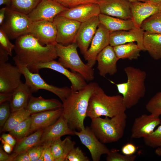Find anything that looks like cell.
<instances>
[{
	"label": "cell",
	"instance_id": "10",
	"mask_svg": "<svg viewBox=\"0 0 161 161\" xmlns=\"http://www.w3.org/2000/svg\"><path fill=\"white\" fill-rule=\"evenodd\" d=\"M33 72L38 73L42 69H50L65 76L71 83V89L72 92L77 91L84 88L87 84L86 80L79 73L69 70L59 62L53 60L48 62L39 64L28 68Z\"/></svg>",
	"mask_w": 161,
	"mask_h": 161
},
{
	"label": "cell",
	"instance_id": "22",
	"mask_svg": "<svg viewBox=\"0 0 161 161\" xmlns=\"http://www.w3.org/2000/svg\"><path fill=\"white\" fill-rule=\"evenodd\" d=\"M96 60L98 63L97 68L101 76L104 77L107 74L112 75L117 72L118 59L113 47L109 45L106 46L98 54Z\"/></svg>",
	"mask_w": 161,
	"mask_h": 161
},
{
	"label": "cell",
	"instance_id": "16",
	"mask_svg": "<svg viewBox=\"0 0 161 161\" xmlns=\"http://www.w3.org/2000/svg\"><path fill=\"white\" fill-rule=\"evenodd\" d=\"M100 13L123 19H131V2L126 0H100Z\"/></svg>",
	"mask_w": 161,
	"mask_h": 161
},
{
	"label": "cell",
	"instance_id": "54",
	"mask_svg": "<svg viewBox=\"0 0 161 161\" xmlns=\"http://www.w3.org/2000/svg\"><path fill=\"white\" fill-rule=\"evenodd\" d=\"M155 153L156 155L159 156H161V146L157 148Z\"/></svg>",
	"mask_w": 161,
	"mask_h": 161
},
{
	"label": "cell",
	"instance_id": "17",
	"mask_svg": "<svg viewBox=\"0 0 161 161\" xmlns=\"http://www.w3.org/2000/svg\"><path fill=\"white\" fill-rule=\"evenodd\" d=\"M161 123L159 116L151 114H142L136 118L133 122L131 137L139 139L146 137L151 134Z\"/></svg>",
	"mask_w": 161,
	"mask_h": 161
},
{
	"label": "cell",
	"instance_id": "45",
	"mask_svg": "<svg viewBox=\"0 0 161 161\" xmlns=\"http://www.w3.org/2000/svg\"><path fill=\"white\" fill-rule=\"evenodd\" d=\"M1 140L10 144L14 147L16 145L17 142L15 138L11 134L4 133L3 134L1 138Z\"/></svg>",
	"mask_w": 161,
	"mask_h": 161
},
{
	"label": "cell",
	"instance_id": "20",
	"mask_svg": "<svg viewBox=\"0 0 161 161\" xmlns=\"http://www.w3.org/2000/svg\"><path fill=\"white\" fill-rule=\"evenodd\" d=\"M100 14L98 4L90 3L69 8L58 15L82 23L93 17L98 16Z\"/></svg>",
	"mask_w": 161,
	"mask_h": 161
},
{
	"label": "cell",
	"instance_id": "47",
	"mask_svg": "<svg viewBox=\"0 0 161 161\" xmlns=\"http://www.w3.org/2000/svg\"><path fill=\"white\" fill-rule=\"evenodd\" d=\"M13 161H31V160L27 151L18 154Z\"/></svg>",
	"mask_w": 161,
	"mask_h": 161
},
{
	"label": "cell",
	"instance_id": "11",
	"mask_svg": "<svg viewBox=\"0 0 161 161\" xmlns=\"http://www.w3.org/2000/svg\"><path fill=\"white\" fill-rule=\"evenodd\" d=\"M68 7L55 0H41L35 8L27 15L32 22H53L55 17Z\"/></svg>",
	"mask_w": 161,
	"mask_h": 161
},
{
	"label": "cell",
	"instance_id": "15",
	"mask_svg": "<svg viewBox=\"0 0 161 161\" xmlns=\"http://www.w3.org/2000/svg\"><path fill=\"white\" fill-rule=\"evenodd\" d=\"M29 34L34 36L43 45H55L57 43V30L53 22H33Z\"/></svg>",
	"mask_w": 161,
	"mask_h": 161
},
{
	"label": "cell",
	"instance_id": "30",
	"mask_svg": "<svg viewBox=\"0 0 161 161\" xmlns=\"http://www.w3.org/2000/svg\"><path fill=\"white\" fill-rule=\"evenodd\" d=\"M44 129H40L29 136L17 141L12 154L10 155L12 161L18 154L27 151L30 148L40 143L41 138Z\"/></svg>",
	"mask_w": 161,
	"mask_h": 161
},
{
	"label": "cell",
	"instance_id": "28",
	"mask_svg": "<svg viewBox=\"0 0 161 161\" xmlns=\"http://www.w3.org/2000/svg\"><path fill=\"white\" fill-rule=\"evenodd\" d=\"M75 143L68 136L63 140L61 138L52 141L50 145L54 161H65L67 155L75 147Z\"/></svg>",
	"mask_w": 161,
	"mask_h": 161
},
{
	"label": "cell",
	"instance_id": "34",
	"mask_svg": "<svg viewBox=\"0 0 161 161\" xmlns=\"http://www.w3.org/2000/svg\"><path fill=\"white\" fill-rule=\"evenodd\" d=\"M41 0H11L10 7L15 10L28 15Z\"/></svg>",
	"mask_w": 161,
	"mask_h": 161
},
{
	"label": "cell",
	"instance_id": "23",
	"mask_svg": "<svg viewBox=\"0 0 161 161\" xmlns=\"http://www.w3.org/2000/svg\"><path fill=\"white\" fill-rule=\"evenodd\" d=\"M62 107L31 114L30 134L45 129L54 123L62 114Z\"/></svg>",
	"mask_w": 161,
	"mask_h": 161
},
{
	"label": "cell",
	"instance_id": "43",
	"mask_svg": "<svg viewBox=\"0 0 161 161\" xmlns=\"http://www.w3.org/2000/svg\"><path fill=\"white\" fill-rule=\"evenodd\" d=\"M64 6L70 8L84 4L97 3L100 0H55Z\"/></svg>",
	"mask_w": 161,
	"mask_h": 161
},
{
	"label": "cell",
	"instance_id": "44",
	"mask_svg": "<svg viewBox=\"0 0 161 161\" xmlns=\"http://www.w3.org/2000/svg\"><path fill=\"white\" fill-rule=\"evenodd\" d=\"M137 150L136 146L131 143H128L125 144L122 147L121 149L122 153L127 156L134 155Z\"/></svg>",
	"mask_w": 161,
	"mask_h": 161
},
{
	"label": "cell",
	"instance_id": "51",
	"mask_svg": "<svg viewBox=\"0 0 161 161\" xmlns=\"http://www.w3.org/2000/svg\"><path fill=\"white\" fill-rule=\"evenodd\" d=\"M2 143L3 144V148L5 151L7 153H10L13 151V147L10 144L4 142L1 140Z\"/></svg>",
	"mask_w": 161,
	"mask_h": 161
},
{
	"label": "cell",
	"instance_id": "55",
	"mask_svg": "<svg viewBox=\"0 0 161 161\" xmlns=\"http://www.w3.org/2000/svg\"><path fill=\"white\" fill-rule=\"evenodd\" d=\"M130 2L135 1H140L141 2H146L149 1V0H126Z\"/></svg>",
	"mask_w": 161,
	"mask_h": 161
},
{
	"label": "cell",
	"instance_id": "32",
	"mask_svg": "<svg viewBox=\"0 0 161 161\" xmlns=\"http://www.w3.org/2000/svg\"><path fill=\"white\" fill-rule=\"evenodd\" d=\"M31 115L26 109H24L11 112L10 116L6 122L1 132L8 131L12 130L20 122Z\"/></svg>",
	"mask_w": 161,
	"mask_h": 161
},
{
	"label": "cell",
	"instance_id": "19",
	"mask_svg": "<svg viewBox=\"0 0 161 161\" xmlns=\"http://www.w3.org/2000/svg\"><path fill=\"white\" fill-rule=\"evenodd\" d=\"M100 24L98 16L93 17L81 23L77 34L75 43L83 55H84L88 49Z\"/></svg>",
	"mask_w": 161,
	"mask_h": 161
},
{
	"label": "cell",
	"instance_id": "7",
	"mask_svg": "<svg viewBox=\"0 0 161 161\" xmlns=\"http://www.w3.org/2000/svg\"><path fill=\"white\" fill-rule=\"evenodd\" d=\"M5 18L1 28L10 39H16L29 33L33 22L27 15L6 6Z\"/></svg>",
	"mask_w": 161,
	"mask_h": 161
},
{
	"label": "cell",
	"instance_id": "46",
	"mask_svg": "<svg viewBox=\"0 0 161 161\" xmlns=\"http://www.w3.org/2000/svg\"><path fill=\"white\" fill-rule=\"evenodd\" d=\"M51 143H49L44 150V161H54V158L50 147Z\"/></svg>",
	"mask_w": 161,
	"mask_h": 161
},
{
	"label": "cell",
	"instance_id": "36",
	"mask_svg": "<svg viewBox=\"0 0 161 161\" xmlns=\"http://www.w3.org/2000/svg\"><path fill=\"white\" fill-rule=\"evenodd\" d=\"M147 110L154 115H161V92L157 93L149 100L146 105Z\"/></svg>",
	"mask_w": 161,
	"mask_h": 161
},
{
	"label": "cell",
	"instance_id": "48",
	"mask_svg": "<svg viewBox=\"0 0 161 161\" xmlns=\"http://www.w3.org/2000/svg\"><path fill=\"white\" fill-rule=\"evenodd\" d=\"M9 55L8 52L0 46V63L7 62L9 59Z\"/></svg>",
	"mask_w": 161,
	"mask_h": 161
},
{
	"label": "cell",
	"instance_id": "52",
	"mask_svg": "<svg viewBox=\"0 0 161 161\" xmlns=\"http://www.w3.org/2000/svg\"><path fill=\"white\" fill-rule=\"evenodd\" d=\"M6 7L1 8L0 10V25L2 24L5 18Z\"/></svg>",
	"mask_w": 161,
	"mask_h": 161
},
{
	"label": "cell",
	"instance_id": "33",
	"mask_svg": "<svg viewBox=\"0 0 161 161\" xmlns=\"http://www.w3.org/2000/svg\"><path fill=\"white\" fill-rule=\"evenodd\" d=\"M140 28L145 32L161 34V10L144 20Z\"/></svg>",
	"mask_w": 161,
	"mask_h": 161
},
{
	"label": "cell",
	"instance_id": "2",
	"mask_svg": "<svg viewBox=\"0 0 161 161\" xmlns=\"http://www.w3.org/2000/svg\"><path fill=\"white\" fill-rule=\"evenodd\" d=\"M14 50L17 59L28 68L55 60L58 57L55 45H43L27 34L16 39Z\"/></svg>",
	"mask_w": 161,
	"mask_h": 161
},
{
	"label": "cell",
	"instance_id": "37",
	"mask_svg": "<svg viewBox=\"0 0 161 161\" xmlns=\"http://www.w3.org/2000/svg\"><path fill=\"white\" fill-rule=\"evenodd\" d=\"M145 144L154 148L161 146V123L157 128L148 136L143 138Z\"/></svg>",
	"mask_w": 161,
	"mask_h": 161
},
{
	"label": "cell",
	"instance_id": "39",
	"mask_svg": "<svg viewBox=\"0 0 161 161\" xmlns=\"http://www.w3.org/2000/svg\"><path fill=\"white\" fill-rule=\"evenodd\" d=\"M66 161H89V158L78 147L73 148L66 157Z\"/></svg>",
	"mask_w": 161,
	"mask_h": 161
},
{
	"label": "cell",
	"instance_id": "13",
	"mask_svg": "<svg viewBox=\"0 0 161 161\" xmlns=\"http://www.w3.org/2000/svg\"><path fill=\"white\" fill-rule=\"evenodd\" d=\"M75 135L89 150L93 161H99L101 156L107 154L108 148L97 138L90 127L86 126L80 131H75Z\"/></svg>",
	"mask_w": 161,
	"mask_h": 161
},
{
	"label": "cell",
	"instance_id": "42",
	"mask_svg": "<svg viewBox=\"0 0 161 161\" xmlns=\"http://www.w3.org/2000/svg\"><path fill=\"white\" fill-rule=\"evenodd\" d=\"M10 39L5 32L0 28V46L6 50L10 56L12 55V50L14 49L15 45L10 41Z\"/></svg>",
	"mask_w": 161,
	"mask_h": 161
},
{
	"label": "cell",
	"instance_id": "4",
	"mask_svg": "<svg viewBox=\"0 0 161 161\" xmlns=\"http://www.w3.org/2000/svg\"><path fill=\"white\" fill-rule=\"evenodd\" d=\"M124 70L127 76V81L116 85L119 93L122 95L124 104L128 109L136 105L145 96L146 73L130 66L124 68Z\"/></svg>",
	"mask_w": 161,
	"mask_h": 161
},
{
	"label": "cell",
	"instance_id": "50",
	"mask_svg": "<svg viewBox=\"0 0 161 161\" xmlns=\"http://www.w3.org/2000/svg\"><path fill=\"white\" fill-rule=\"evenodd\" d=\"M0 161H12L10 155L7 154L4 151L1 147L0 148Z\"/></svg>",
	"mask_w": 161,
	"mask_h": 161
},
{
	"label": "cell",
	"instance_id": "40",
	"mask_svg": "<svg viewBox=\"0 0 161 161\" xmlns=\"http://www.w3.org/2000/svg\"><path fill=\"white\" fill-rule=\"evenodd\" d=\"M40 143L27 151L31 161H38L46 146L50 143Z\"/></svg>",
	"mask_w": 161,
	"mask_h": 161
},
{
	"label": "cell",
	"instance_id": "26",
	"mask_svg": "<svg viewBox=\"0 0 161 161\" xmlns=\"http://www.w3.org/2000/svg\"><path fill=\"white\" fill-rule=\"evenodd\" d=\"M62 103L55 99H45L41 96L31 97L26 109L31 114L62 107Z\"/></svg>",
	"mask_w": 161,
	"mask_h": 161
},
{
	"label": "cell",
	"instance_id": "49",
	"mask_svg": "<svg viewBox=\"0 0 161 161\" xmlns=\"http://www.w3.org/2000/svg\"><path fill=\"white\" fill-rule=\"evenodd\" d=\"M13 93H0V104L6 101H9L12 99Z\"/></svg>",
	"mask_w": 161,
	"mask_h": 161
},
{
	"label": "cell",
	"instance_id": "6",
	"mask_svg": "<svg viewBox=\"0 0 161 161\" xmlns=\"http://www.w3.org/2000/svg\"><path fill=\"white\" fill-rule=\"evenodd\" d=\"M55 47L58 62L66 68L81 75L86 81H89L94 78L92 68L84 64L77 52L78 46L75 43L64 46L56 43Z\"/></svg>",
	"mask_w": 161,
	"mask_h": 161
},
{
	"label": "cell",
	"instance_id": "25",
	"mask_svg": "<svg viewBox=\"0 0 161 161\" xmlns=\"http://www.w3.org/2000/svg\"><path fill=\"white\" fill-rule=\"evenodd\" d=\"M32 93L29 86L22 82L13 93L10 102L11 112L26 109Z\"/></svg>",
	"mask_w": 161,
	"mask_h": 161
},
{
	"label": "cell",
	"instance_id": "27",
	"mask_svg": "<svg viewBox=\"0 0 161 161\" xmlns=\"http://www.w3.org/2000/svg\"><path fill=\"white\" fill-rule=\"evenodd\" d=\"M98 17L100 23L110 32L120 30H128L136 27L131 19H123L101 13L99 15Z\"/></svg>",
	"mask_w": 161,
	"mask_h": 161
},
{
	"label": "cell",
	"instance_id": "1",
	"mask_svg": "<svg viewBox=\"0 0 161 161\" xmlns=\"http://www.w3.org/2000/svg\"><path fill=\"white\" fill-rule=\"evenodd\" d=\"M96 83L91 82L83 89L71 92L62 102V115L66 120L70 129L80 131L85 127L84 122L91 95L99 87Z\"/></svg>",
	"mask_w": 161,
	"mask_h": 161
},
{
	"label": "cell",
	"instance_id": "18",
	"mask_svg": "<svg viewBox=\"0 0 161 161\" xmlns=\"http://www.w3.org/2000/svg\"><path fill=\"white\" fill-rule=\"evenodd\" d=\"M131 19L135 27L140 28L143 22L161 10V3L150 1L131 2Z\"/></svg>",
	"mask_w": 161,
	"mask_h": 161
},
{
	"label": "cell",
	"instance_id": "14",
	"mask_svg": "<svg viewBox=\"0 0 161 161\" xmlns=\"http://www.w3.org/2000/svg\"><path fill=\"white\" fill-rule=\"evenodd\" d=\"M110 32L100 24L92 40L90 47L83 55L86 64L92 68L95 64L98 54L105 47L109 45Z\"/></svg>",
	"mask_w": 161,
	"mask_h": 161
},
{
	"label": "cell",
	"instance_id": "38",
	"mask_svg": "<svg viewBox=\"0 0 161 161\" xmlns=\"http://www.w3.org/2000/svg\"><path fill=\"white\" fill-rule=\"evenodd\" d=\"M106 160L107 161H134L136 158L134 154L127 156L119 153L115 149L109 150L107 154Z\"/></svg>",
	"mask_w": 161,
	"mask_h": 161
},
{
	"label": "cell",
	"instance_id": "21",
	"mask_svg": "<svg viewBox=\"0 0 161 161\" xmlns=\"http://www.w3.org/2000/svg\"><path fill=\"white\" fill-rule=\"evenodd\" d=\"M144 32L141 28L136 27L128 30H120L110 32L109 45L114 47L136 42L141 50L145 51L143 45Z\"/></svg>",
	"mask_w": 161,
	"mask_h": 161
},
{
	"label": "cell",
	"instance_id": "29",
	"mask_svg": "<svg viewBox=\"0 0 161 161\" xmlns=\"http://www.w3.org/2000/svg\"><path fill=\"white\" fill-rule=\"evenodd\" d=\"M143 45L145 50L154 59H161V34L144 31Z\"/></svg>",
	"mask_w": 161,
	"mask_h": 161
},
{
	"label": "cell",
	"instance_id": "8",
	"mask_svg": "<svg viewBox=\"0 0 161 161\" xmlns=\"http://www.w3.org/2000/svg\"><path fill=\"white\" fill-rule=\"evenodd\" d=\"M15 65L19 69L24 77L25 82L30 87L32 92H37L40 89H44L54 94L63 101L70 94L72 91L70 88L67 86L58 87L50 85L41 77L38 73L31 71L27 67L13 58Z\"/></svg>",
	"mask_w": 161,
	"mask_h": 161
},
{
	"label": "cell",
	"instance_id": "12",
	"mask_svg": "<svg viewBox=\"0 0 161 161\" xmlns=\"http://www.w3.org/2000/svg\"><path fill=\"white\" fill-rule=\"evenodd\" d=\"M18 67L7 62L0 63V93H13L22 82Z\"/></svg>",
	"mask_w": 161,
	"mask_h": 161
},
{
	"label": "cell",
	"instance_id": "56",
	"mask_svg": "<svg viewBox=\"0 0 161 161\" xmlns=\"http://www.w3.org/2000/svg\"><path fill=\"white\" fill-rule=\"evenodd\" d=\"M149 1L157 2V3H161V0H149Z\"/></svg>",
	"mask_w": 161,
	"mask_h": 161
},
{
	"label": "cell",
	"instance_id": "24",
	"mask_svg": "<svg viewBox=\"0 0 161 161\" xmlns=\"http://www.w3.org/2000/svg\"><path fill=\"white\" fill-rule=\"evenodd\" d=\"M74 131L69 127L66 120L62 115L54 123L44 129L40 143H47L66 135H75Z\"/></svg>",
	"mask_w": 161,
	"mask_h": 161
},
{
	"label": "cell",
	"instance_id": "35",
	"mask_svg": "<svg viewBox=\"0 0 161 161\" xmlns=\"http://www.w3.org/2000/svg\"><path fill=\"white\" fill-rule=\"evenodd\" d=\"M31 123L30 116L20 122L12 130L9 132L17 140H19L30 134Z\"/></svg>",
	"mask_w": 161,
	"mask_h": 161
},
{
	"label": "cell",
	"instance_id": "53",
	"mask_svg": "<svg viewBox=\"0 0 161 161\" xmlns=\"http://www.w3.org/2000/svg\"><path fill=\"white\" fill-rule=\"evenodd\" d=\"M11 0H0V5L4 4L6 6L10 7L11 4Z\"/></svg>",
	"mask_w": 161,
	"mask_h": 161
},
{
	"label": "cell",
	"instance_id": "41",
	"mask_svg": "<svg viewBox=\"0 0 161 161\" xmlns=\"http://www.w3.org/2000/svg\"><path fill=\"white\" fill-rule=\"evenodd\" d=\"M0 104V127L1 129L10 116L11 111L9 101H6Z\"/></svg>",
	"mask_w": 161,
	"mask_h": 161
},
{
	"label": "cell",
	"instance_id": "9",
	"mask_svg": "<svg viewBox=\"0 0 161 161\" xmlns=\"http://www.w3.org/2000/svg\"><path fill=\"white\" fill-rule=\"evenodd\" d=\"M53 22L57 30V43L66 46L75 43L81 23L59 15L55 17Z\"/></svg>",
	"mask_w": 161,
	"mask_h": 161
},
{
	"label": "cell",
	"instance_id": "3",
	"mask_svg": "<svg viewBox=\"0 0 161 161\" xmlns=\"http://www.w3.org/2000/svg\"><path fill=\"white\" fill-rule=\"evenodd\" d=\"M126 109L122 96L108 95L99 86L90 97L87 117L92 120L101 116L112 117L125 112Z\"/></svg>",
	"mask_w": 161,
	"mask_h": 161
},
{
	"label": "cell",
	"instance_id": "31",
	"mask_svg": "<svg viewBox=\"0 0 161 161\" xmlns=\"http://www.w3.org/2000/svg\"><path fill=\"white\" fill-rule=\"evenodd\" d=\"M118 60L127 59H137L140 56L141 50L137 44L131 42L113 47Z\"/></svg>",
	"mask_w": 161,
	"mask_h": 161
},
{
	"label": "cell",
	"instance_id": "5",
	"mask_svg": "<svg viewBox=\"0 0 161 161\" xmlns=\"http://www.w3.org/2000/svg\"><path fill=\"white\" fill-rule=\"evenodd\" d=\"M127 117L125 112L112 117H98L92 120L90 127L102 143L116 142L123 135Z\"/></svg>",
	"mask_w": 161,
	"mask_h": 161
}]
</instances>
